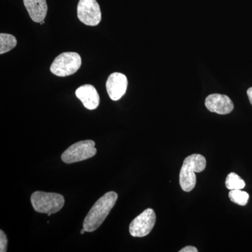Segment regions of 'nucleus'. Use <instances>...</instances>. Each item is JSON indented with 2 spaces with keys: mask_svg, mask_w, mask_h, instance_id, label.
<instances>
[{
  "mask_svg": "<svg viewBox=\"0 0 252 252\" xmlns=\"http://www.w3.org/2000/svg\"><path fill=\"white\" fill-rule=\"evenodd\" d=\"M118 199L116 192L110 191L98 199L91 209L83 223L86 232H94L103 223L115 205Z\"/></svg>",
  "mask_w": 252,
  "mask_h": 252,
  "instance_id": "obj_1",
  "label": "nucleus"
},
{
  "mask_svg": "<svg viewBox=\"0 0 252 252\" xmlns=\"http://www.w3.org/2000/svg\"><path fill=\"white\" fill-rule=\"evenodd\" d=\"M206 167V159L200 154H192L186 158L180 173L181 188L186 192H190L195 187V172H201Z\"/></svg>",
  "mask_w": 252,
  "mask_h": 252,
  "instance_id": "obj_2",
  "label": "nucleus"
},
{
  "mask_svg": "<svg viewBox=\"0 0 252 252\" xmlns=\"http://www.w3.org/2000/svg\"><path fill=\"white\" fill-rule=\"evenodd\" d=\"M31 200L33 208L36 212L48 214V216L59 212L64 205V197L56 193L34 192L31 195Z\"/></svg>",
  "mask_w": 252,
  "mask_h": 252,
  "instance_id": "obj_3",
  "label": "nucleus"
},
{
  "mask_svg": "<svg viewBox=\"0 0 252 252\" xmlns=\"http://www.w3.org/2000/svg\"><path fill=\"white\" fill-rule=\"evenodd\" d=\"M81 66L80 55L74 52H64L56 58L50 70L54 75L64 77L77 72Z\"/></svg>",
  "mask_w": 252,
  "mask_h": 252,
  "instance_id": "obj_4",
  "label": "nucleus"
},
{
  "mask_svg": "<svg viewBox=\"0 0 252 252\" xmlns=\"http://www.w3.org/2000/svg\"><path fill=\"white\" fill-rule=\"evenodd\" d=\"M95 143L93 140H84L72 144L61 156L63 162L67 164L83 161L94 157L97 153Z\"/></svg>",
  "mask_w": 252,
  "mask_h": 252,
  "instance_id": "obj_5",
  "label": "nucleus"
},
{
  "mask_svg": "<svg viewBox=\"0 0 252 252\" xmlns=\"http://www.w3.org/2000/svg\"><path fill=\"white\" fill-rule=\"evenodd\" d=\"M156 214L152 209H147L132 220L129 227L130 235L135 238H142L151 233L156 223Z\"/></svg>",
  "mask_w": 252,
  "mask_h": 252,
  "instance_id": "obj_6",
  "label": "nucleus"
},
{
  "mask_svg": "<svg viewBox=\"0 0 252 252\" xmlns=\"http://www.w3.org/2000/svg\"><path fill=\"white\" fill-rule=\"evenodd\" d=\"M77 16L81 22L89 26H96L100 23L102 13L96 0H79Z\"/></svg>",
  "mask_w": 252,
  "mask_h": 252,
  "instance_id": "obj_7",
  "label": "nucleus"
},
{
  "mask_svg": "<svg viewBox=\"0 0 252 252\" xmlns=\"http://www.w3.org/2000/svg\"><path fill=\"white\" fill-rule=\"evenodd\" d=\"M127 88V79L126 75L119 72L112 73L106 82V89L109 97L114 101L122 98Z\"/></svg>",
  "mask_w": 252,
  "mask_h": 252,
  "instance_id": "obj_8",
  "label": "nucleus"
},
{
  "mask_svg": "<svg viewBox=\"0 0 252 252\" xmlns=\"http://www.w3.org/2000/svg\"><path fill=\"white\" fill-rule=\"evenodd\" d=\"M205 106L210 112L224 115L230 114L234 109L231 99L225 94H212L205 99Z\"/></svg>",
  "mask_w": 252,
  "mask_h": 252,
  "instance_id": "obj_9",
  "label": "nucleus"
},
{
  "mask_svg": "<svg viewBox=\"0 0 252 252\" xmlns=\"http://www.w3.org/2000/svg\"><path fill=\"white\" fill-rule=\"evenodd\" d=\"M75 94L77 98L80 99L86 109L94 110L98 107L99 96L94 86L90 84L81 86L78 88Z\"/></svg>",
  "mask_w": 252,
  "mask_h": 252,
  "instance_id": "obj_10",
  "label": "nucleus"
},
{
  "mask_svg": "<svg viewBox=\"0 0 252 252\" xmlns=\"http://www.w3.org/2000/svg\"><path fill=\"white\" fill-rule=\"evenodd\" d=\"M30 17L34 22L41 23L47 14L48 6L46 0H23Z\"/></svg>",
  "mask_w": 252,
  "mask_h": 252,
  "instance_id": "obj_11",
  "label": "nucleus"
},
{
  "mask_svg": "<svg viewBox=\"0 0 252 252\" xmlns=\"http://www.w3.org/2000/svg\"><path fill=\"white\" fill-rule=\"evenodd\" d=\"M17 44V40L14 36L9 34H0V54L9 52Z\"/></svg>",
  "mask_w": 252,
  "mask_h": 252,
  "instance_id": "obj_12",
  "label": "nucleus"
},
{
  "mask_svg": "<svg viewBox=\"0 0 252 252\" xmlns=\"http://www.w3.org/2000/svg\"><path fill=\"white\" fill-rule=\"evenodd\" d=\"M245 181L240 176L231 172L228 175L225 180V187L229 190H236V189H243L245 187Z\"/></svg>",
  "mask_w": 252,
  "mask_h": 252,
  "instance_id": "obj_13",
  "label": "nucleus"
},
{
  "mask_svg": "<svg viewBox=\"0 0 252 252\" xmlns=\"http://www.w3.org/2000/svg\"><path fill=\"white\" fill-rule=\"evenodd\" d=\"M228 196L233 203L237 205L245 206L248 203L250 195L247 192L243 191L241 189L230 190Z\"/></svg>",
  "mask_w": 252,
  "mask_h": 252,
  "instance_id": "obj_14",
  "label": "nucleus"
},
{
  "mask_svg": "<svg viewBox=\"0 0 252 252\" xmlns=\"http://www.w3.org/2000/svg\"><path fill=\"white\" fill-rule=\"evenodd\" d=\"M8 240L7 237L2 230H0V252L7 251Z\"/></svg>",
  "mask_w": 252,
  "mask_h": 252,
  "instance_id": "obj_15",
  "label": "nucleus"
},
{
  "mask_svg": "<svg viewBox=\"0 0 252 252\" xmlns=\"http://www.w3.org/2000/svg\"><path fill=\"white\" fill-rule=\"evenodd\" d=\"M180 252H198V250L195 247L187 246L180 250Z\"/></svg>",
  "mask_w": 252,
  "mask_h": 252,
  "instance_id": "obj_16",
  "label": "nucleus"
},
{
  "mask_svg": "<svg viewBox=\"0 0 252 252\" xmlns=\"http://www.w3.org/2000/svg\"><path fill=\"white\" fill-rule=\"evenodd\" d=\"M248 95L249 97V99H250V103L252 104V87L249 89L248 90Z\"/></svg>",
  "mask_w": 252,
  "mask_h": 252,
  "instance_id": "obj_17",
  "label": "nucleus"
},
{
  "mask_svg": "<svg viewBox=\"0 0 252 252\" xmlns=\"http://www.w3.org/2000/svg\"><path fill=\"white\" fill-rule=\"evenodd\" d=\"M85 232H86V230L84 229V228H83V229L81 230L80 233L81 235H83L84 234V233H85Z\"/></svg>",
  "mask_w": 252,
  "mask_h": 252,
  "instance_id": "obj_18",
  "label": "nucleus"
}]
</instances>
